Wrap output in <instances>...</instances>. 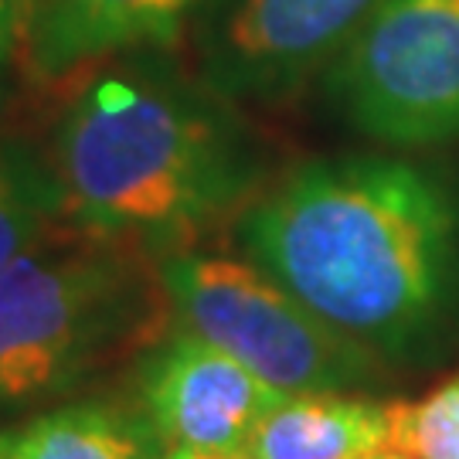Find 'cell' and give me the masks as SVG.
<instances>
[{"label": "cell", "mask_w": 459, "mask_h": 459, "mask_svg": "<svg viewBox=\"0 0 459 459\" xmlns=\"http://www.w3.org/2000/svg\"><path fill=\"white\" fill-rule=\"evenodd\" d=\"M164 459H195V456H187V453H167Z\"/></svg>", "instance_id": "5bb4252c"}, {"label": "cell", "mask_w": 459, "mask_h": 459, "mask_svg": "<svg viewBox=\"0 0 459 459\" xmlns=\"http://www.w3.org/2000/svg\"><path fill=\"white\" fill-rule=\"evenodd\" d=\"M248 263L388 371H426L459 337V181L402 153L290 167L231 221Z\"/></svg>", "instance_id": "6da1fadb"}, {"label": "cell", "mask_w": 459, "mask_h": 459, "mask_svg": "<svg viewBox=\"0 0 459 459\" xmlns=\"http://www.w3.org/2000/svg\"><path fill=\"white\" fill-rule=\"evenodd\" d=\"M388 453L405 459H459V377L422 402H392Z\"/></svg>", "instance_id": "7c38bea8"}, {"label": "cell", "mask_w": 459, "mask_h": 459, "mask_svg": "<svg viewBox=\"0 0 459 459\" xmlns=\"http://www.w3.org/2000/svg\"><path fill=\"white\" fill-rule=\"evenodd\" d=\"M178 327L221 347L282 394H368L388 368L248 259L184 248L157 259Z\"/></svg>", "instance_id": "277c9868"}, {"label": "cell", "mask_w": 459, "mask_h": 459, "mask_svg": "<svg viewBox=\"0 0 459 459\" xmlns=\"http://www.w3.org/2000/svg\"><path fill=\"white\" fill-rule=\"evenodd\" d=\"M381 0H204L191 21L195 68L231 102L276 106L333 65Z\"/></svg>", "instance_id": "8992f818"}, {"label": "cell", "mask_w": 459, "mask_h": 459, "mask_svg": "<svg viewBox=\"0 0 459 459\" xmlns=\"http://www.w3.org/2000/svg\"><path fill=\"white\" fill-rule=\"evenodd\" d=\"M388 405L358 394H286L238 459H371L388 453Z\"/></svg>", "instance_id": "9c48e42d"}, {"label": "cell", "mask_w": 459, "mask_h": 459, "mask_svg": "<svg viewBox=\"0 0 459 459\" xmlns=\"http://www.w3.org/2000/svg\"><path fill=\"white\" fill-rule=\"evenodd\" d=\"M55 126L65 214L153 259L197 248L269 184V153L238 102L167 48L106 58Z\"/></svg>", "instance_id": "7a4b0ae2"}, {"label": "cell", "mask_w": 459, "mask_h": 459, "mask_svg": "<svg viewBox=\"0 0 459 459\" xmlns=\"http://www.w3.org/2000/svg\"><path fill=\"white\" fill-rule=\"evenodd\" d=\"M204 0H31L28 62L62 79L133 48H170Z\"/></svg>", "instance_id": "ba28073f"}, {"label": "cell", "mask_w": 459, "mask_h": 459, "mask_svg": "<svg viewBox=\"0 0 459 459\" xmlns=\"http://www.w3.org/2000/svg\"><path fill=\"white\" fill-rule=\"evenodd\" d=\"M392 456H394V453H392ZM394 459H405V456H394Z\"/></svg>", "instance_id": "2e32d148"}, {"label": "cell", "mask_w": 459, "mask_h": 459, "mask_svg": "<svg viewBox=\"0 0 459 459\" xmlns=\"http://www.w3.org/2000/svg\"><path fill=\"white\" fill-rule=\"evenodd\" d=\"M65 214L58 170L24 140H0V273Z\"/></svg>", "instance_id": "8fae6325"}, {"label": "cell", "mask_w": 459, "mask_h": 459, "mask_svg": "<svg viewBox=\"0 0 459 459\" xmlns=\"http://www.w3.org/2000/svg\"><path fill=\"white\" fill-rule=\"evenodd\" d=\"M371 459H394L392 453H381V456H371Z\"/></svg>", "instance_id": "9a60e30c"}, {"label": "cell", "mask_w": 459, "mask_h": 459, "mask_svg": "<svg viewBox=\"0 0 459 459\" xmlns=\"http://www.w3.org/2000/svg\"><path fill=\"white\" fill-rule=\"evenodd\" d=\"M160 439L140 402L89 398L72 402L0 432V459H164Z\"/></svg>", "instance_id": "30bf717a"}, {"label": "cell", "mask_w": 459, "mask_h": 459, "mask_svg": "<svg viewBox=\"0 0 459 459\" xmlns=\"http://www.w3.org/2000/svg\"><path fill=\"white\" fill-rule=\"evenodd\" d=\"M167 313L153 255L82 225L51 229L0 273V405L65 394L147 351Z\"/></svg>", "instance_id": "3957f363"}, {"label": "cell", "mask_w": 459, "mask_h": 459, "mask_svg": "<svg viewBox=\"0 0 459 459\" xmlns=\"http://www.w3.org/2000/svg\"><path fill=\"white\" fill-rule=\"evenodd\" d=\"M31 0H0V68L11 58L14 41L21 31H28Z\"/></svg>", "instance_id": "4fadbf2b"}, {"label": "cell", "mask_w": 459, "mask_h": 459, "mask_svg": "<svg viewBox=\"0 0 459 459\" xmlns=\"http://www.w3.org/2000/svg\"><path fill=\"white\" fill-rule=\"evenodd\" d=\"M320 85L337 119L375 143L459 140V0H381Z\"/></svg>", "instance_id": "5b68a950"}, {"label": "cell", "mask_w": 459, "mask_h": 459, "mask_svg": "<svg viewBox=\"0 0 459 459\" xmlns=\"http://www.w3.org/2000/svg\"><path fill=\"white\" fill-rule=\"evenodd\" d=\"M282 398L246 364L184 327H170L136 361V402L170 453L195 459H238Z\"/></svg>", "instance_id": "52a82bcc"}]
</instances>
